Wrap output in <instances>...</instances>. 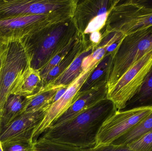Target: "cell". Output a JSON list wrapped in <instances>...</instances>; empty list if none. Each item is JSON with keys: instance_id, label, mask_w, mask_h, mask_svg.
Here are the masks:
<instances>
[{"instance_id": "4316f807", "label": "cell", "mask_w": 152, "mask_h": 151, "mask_svg": "<svg viewBox=\"0 0 152 151\" xmlns=\"http://www.w3.org/2000/svg\"><path fill=\"white\" fill-rule=\"evenodd\" d=\"M4 46H5V44L4 46L2 49L1 50V52H0V70H1L2 64L4 54Z\"/></svg>"}, {"instance_id": "ba28073f", "label": "cell", "mask_w": 152, "mask_h": 151, "mask_svg": "<svg viewBox=\"0 0 152 151\" xmlns=\"http://www.w3.org/2000/svg\"><path fill=\"white\" fill-rule=\"evenodd\" d=\"M152 107L117 111L103 123L97 134L95 147L110 144L143 119Z\"/></svg>"}, {"instance_id": "7a4b0ae2", "label": "cell", "mask_w": 152, "mask_h": 151, "mask_svg": "<svg viewBox=\"0 0 152 151\" xmlns=\"http://www.w3.org/2000/svg\"><path fill=\"white\" fill-rule=\"evenodd\" d=\"M79 33L73 19L41 28L20 40L29 58L30 67L40 71Z\"/></svg>"}, {"instance_id": "52a82bcc", "label": "cell", "mask_w": 152, "mask_h": 151, "mask_svg": "<svg viewBox=\"0 0 152 151\" xmlns=\"http://www.w3.org/2000/svg\"><path fill=\"white\" fill-rule=\"evenodd\" d=\"M119 0L78 1L73 19L78 32L88 36L104 28L109 14Z\"/></svg>"}, {"instance_id": "7402d4cb", "label": "cell", "mask_w": 152, "mask_h": 151, "mask_svg": "<svg viewBox=\"0 0 152 151\" xmlns=\"http://www.w3.org/2000/svg\"><path fill=\"white\" fill-rule=\"evenodd\" d=\"M34 144L36 151H83V150L39 137Z\"/></svg>"}, {"instance_id": "ac0fdd59", "label": "cell", "mask_w": 152, "mask_h": 151, "mask_svg": "<svg viewBox=\"0 0 152 151\" xmlns=\"http://www.w3.org/2000/svg\"><path fill=\"white\" fill-rule=\"evenodd\" d=\"M143 107H152V66L142 85L123 110Z\"/></svg>"}, {"instance_id": "5bb4252c", "label": "cell", "mask_w": 152, "mask_h": 151, "mask_svg": "<svg viewBox=\"0 0 152 151\" xmlns=\"http://www.w3.org/2000/svg\"><path fill=\"white\" fill-rule=\"evenodd\" d=\"M43 87L40 71L29 66L18 79L11 94L27 97L36 94Z\"/></svg>"}, {"instance_id": "e0dca14e", "label": "cell", "mask_w": 152, "mask_h": 151, "mask_svg": "<svg viewBox=\"0 0 152 151\" xmlns=\"http://www.w3.org/2000/svg\"><path fill=\"white\" fill-rule=\"evenodd\" d=\"M113 56L106 55L95 66L79 92H84L96 86L107 84Z\"/></svg>"}, {"instance_id": "3957f363", "label": "cell", "mask_w": 152, "mask_h": 151, "mask_svg": "<svg viewBox=\"0 0 152 151\" xmlns=\"http://www.w3.org/2000/svg\"><path fill=\"white\" fill-rule=\"evenodd\" d=\"M152 26V0H119L104 29L127 35Z\"/></svg>"}, {"instance_id": "d6986e66", "label": "cell", "mask_w": 152, "mask_h": 151, "mask_svg": "<svg viewBox=\"0 0 152 151\" xmlns=\"http://www.w3.org/2000/svg\"><path fill=\"white\" fill-rule=\"evenodd\" d=\"M60 87L47 86L42 88L36 94L27 97L28 102L25 112H34L49 109L53 103L57 91Z\"/></svg>"}, {"instance_id": "8fae6325", "label": "cell", "mask_w": 152, "mask_h": 151, "mask_svg": "<svg viewBox=\"0 0 152 151\" xmlns=\"http://www.w3.org/2000/svg\"><path fill=\"white\" fill-rule=\"evenodd\" d=\"M48 110L25 112L14 119L9 125L0 129L1 144L18 140L33 141L34 131L42 121Z\"/></svg>"}, {"instance_id": "8992f818", "label": "cell", "mask_w": 152, "mask_h": 151, "mask_svg": "<svg viewBox=\"0 0 152 151\" xmlns=\"http://www.w3.org/2000/svg\"><path fill=\"white\" fill-rule=\"evenodd\" d=\"M152 66V48L126 72L116 83L107 89V98L118 111L125 109L142 85Z\"/></svg>"}, {"instance_id": "484cf974", "label": "cell", "mask_w": 152, "mask_h": 151, "mask_svg": "<svg viewBox=\"0 0 152 151\" xmlns=\"http://www.w3.org/2000/svg\"><path fill=\"white\" fill-rule=\"evenodd\" d=\"M88 39L92 44L97 46L101 41L102 38V32H96L90 34L88 36Z\"/></svg>"}, {"instance_id": "5b68a950", "label": "cell", "mask_w": 152, "mask_h": 151, "mask_svg": "<svg viewBox=\"0 0 152 151\" xmlns=\"http://www.w3.org/2000/svg\"><path fill=\"white\" fill-rule=\"evenodd\" d=\"M29 66L28 55L21 41L7 40L0 70V113L18 79Z\"/></svg>"}, {"instance_id": "9a60e30c", "label": "cell", "mask_w": 152, "mask_h": 151, "mask_svg": "<svg viewBox=\"0 0 152 151\" xmlns=\"http://www.w3.org/2000/svg\"><path fill=\"white\" fill-rule=\"evenodd\" d=\"M28 102V97L13 94L10 95L0 113V129L24 113Z\"/></svg>"}, {"instance_id": "4fadbf2b", "label": "cell", "mask_w": 152, "mask_h": 151, "mask_svg": "<svg viewBox=\"0 0 152 151\" xmlns=\"http://www.w3.org/2000/svg\"><path fill=\"white\" fill-rule=\"evenodd\" d=\"M96 46L92 44L89 41L88 45L83 49L70 65L47 86L58 87H69L83 72L82 65L83 59L93 53Z\"/></svg>"}, {"instance_id": "d4e9b609", "label": "cell", "mask_w": 152, "mask_h": 151, "mask_svg": "<svg viewBox=\"0 0 152 151\" xmlns=\"http://www.w3.org/2000/svg\"><path fill=\"white\" fill-rule=\"evenodd\" d=\"M83 151H134L127 145H117L110 144L96 146L90 149L83 150Z\"/></svg>"}, {"instance_id": "cb8c5ba5", "label": "cell", "mask_w": 152, "mask_h": 151, "mask_svg": "<svg viewBox=\"0 0 152 151\" xmlns=\"http://www.w3.org/2000/svg\"><path fill=\"white\" fill-rule=\"evenodd\" d=\"M127 145L134 151H152V131Z\"/></svg>"}, {"instance_id": "2e32d148", "label": "cell", "mask_w": 152, "mask_h": 151, "mask_svg": "<svg viewBox=\"0 0 152 151\" xmlns=\"http://www.w3.org/2000/svg\"><path fill=\"white\" fill-rule=\"evenodd\" d=\"M89 42L87 36L80 34L75 45L69 53L56 66L50 71L43 82V88L49 85L60 75L79 55L83 49L88 45Z\"/></svg>"}, {"instance_id": "6da1fadb", "label": "cell", "mask_w": 152, "mask_h": 151, "mask_svg": "<svg viewBox=\"0 0 152 151\" xmlns=\"http://www.w3.org/2000/svg\"><path fill=\"white\" fill-rule=\"evenodd\" d=\"M117 111L114 103L105 98L75 118L58 126L50 128L41 137L81 150L94 148L101 126Z\"/></svg>"}, {"instance_id": "ffe728a7", "label": "cell", "mask_w": 152, "mask_h": 151, "mask_svg": "<svg viewBox=\"0 0 152 151\" xmlns=\"http://www.w3.org/2000/svg\"><path fill=\"white\" fill-rule=\"evenodd\" d=\"M152 131V111L143 119L131 128L113 143L117 145H128Z\"/></svg>"}, {"instance_id": "603a6c76", "label": "cell", "mask_w": 152, "mask_h": 151, "mask_svg": "<svg viewBox=\"0 0 152 151\" xmlns=\"http://www.w3.org/2000/svg\"><path fill=\"white\" fill-rule=\"evenodd\" d=\"M3 151H36L32 140L10 141L1 144Z\"/></svg>"}, {"instance_id": "f1b7e54d", "label": "cell", "mask_w": 152, "mask_h": 151, "mask_svg": "<svg viewBox=\"0 0 152 151\" xmlns=\"http://www.w3.org/2000/svg\"><path fill=\"white\" fill-rule=\"evenodd\" d=\"M0 151H3L2 148L1 144V141H0Z\"/></svg>"}, {"instance_id": "83f0119b", "label": "cell", "mask_w": 152, "mask_h": 151, "mask_svg": "<svg viewBox=\"0 0 152 151\" xmlns=\"http://www.w3.org/2000/svg\"><path fill=\"white\" fill-rule=\"evenodd\" d=\"M6 41H7L6 40L0 38V52L2 49L3 48L5 43H6Z\"/></svg>"}, {"instance_id": "9c48e42d", "label": "cell", "mask_w": 152, "mask_h": 151, "mask_svg": "<svg viewBox=\"0 0 152 151\" xmlns=\"http://www.w3.org/2000/svg\"><path fill=\"white\" fill-rule=\"evenodd\" d=\"M73 17L61 15H27L0 20V38L21 40L35 31Z\"/></svg>"}, {"instance_id": "44dd1931", "label": "cell", "mask_w": 152, "mask_h": 151, "mask_svg": "<svg viewBox=\"0 0 152 151\" xmlns=\"http://www.w3.org/2000/svg\"><path fill=\"white\" fill-rule=\"evenodd\" d=\"M80 34H78L66 46L61 50L55 56H53L49 63L40 71V74L42 79V82L46 78L50 71L56 66L71 50L79 38Z\"/></svg>"}, {"instance_id": "7c38bea8", "label": "cell", "mask_w": 152, "mask_h": 151, "mask_svg": "<svg viewBox=\"0 0 152 151\" xmlns=\"http://www.w3.org/2000/svg\"><path fill=\"white\" fill-rule=\"evenodd\" d=\"M107 84H104L84 92H78L75 100L68 110L54 122L51 127L58 126L69 121L100 101L107 98Z\"/></svg>"}, {"instance_id": "277c9868", "label": "cell", "mask_w": 152, "mask_h": 151, "mask_svg": "<svg viewBox=\"0 0 152 151\" xmlns=\"http://www.w3.org/2000/svg\"><path fill=\"white\" fill-rule=\"evenodd\" d=\"M152 48V26L127 35L113 59L107 89Z\"/></svg>"}, {"instance_id": "30bf717a", "label": "cell", "mask_w": 152, "mask_h": 151, "mask_svg": "<svg viewBox=\"0 0 152 151\" xmlns=\"http://www.w3.org/2000/svg\"><path fill=\"white\" fill-rule=\"evenodd\" d=\"M95 67L83 72L79 77L69 87L65 94L58 100L53 103L47 110L44 118L35 129L32 139L35 142L60 118L74 103L81 87L83 86Z\"/></svg>"}]
</instances>
